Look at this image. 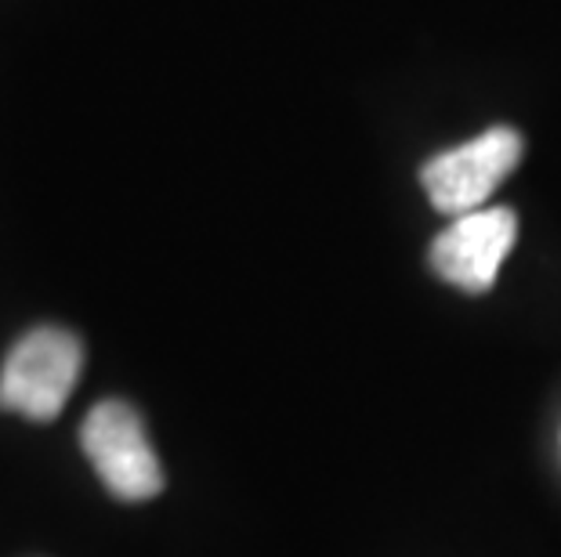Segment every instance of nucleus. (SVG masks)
I'll list each match as a JSON object with an SVG mask.
<instances>
[{"label":"nucleus","instance_id":"obj_4","mask_svg":"<svg viewBox=\"0 0 561 557\" xmlns=\"http://www.w3.org/2000/svg\"><path fill=\"white\" fill-rule=\"evenodd\" d=\"M518 240V218L511 207H482L453 218L446 232L435 235L427 260L435 276L463 293H485L504 268Z\"/></svg>","mask_w":561,"mask_h":557},{"label":"nucleus","instance_id":"obj_2","mask_svg":"<svg viewBox=\"0 0 561 557\" xmlns=\"http://www.w3.org/2000/svg\"><path fill=\"white\" fill-rule=\"evenodd\" d=\"M83 456L94 474L124 503H146L163 492V467L149 442L146 420L124 398L99 402L80 423Z\"/></svg>","mask_w":561,"mask_h":557},{"label":"nucleus","instance_id":"obj_3","mask_svg":"<svg viewBox=\"0 0 561 557\" xmlns=\"http://www.w3.org/2000/svg\"><path fill=\"white\" fill-rule=\"evenodd\" d=\"M522 152L525 138L515 127H489L479 138L427 160L421 167V185L438 214H471L482 210L485 199L515 174Z\"/></svg>","mask_w":561,"mask_h":557},{"label":"nucleus","instance_id":"obj_1","mask_svg":"<svg viewBox=\"0 0 561 557\" xmlns=\"http://www.w3.org/2000/svg\"><path fill=\"white\" fill-rule=\"evenodd\" d=\"M83 370V344L62 326H37L0 365V409L47 423L66 409Z\"/></svg>","mask_w":561,"mask_h":557}]
</instances>
